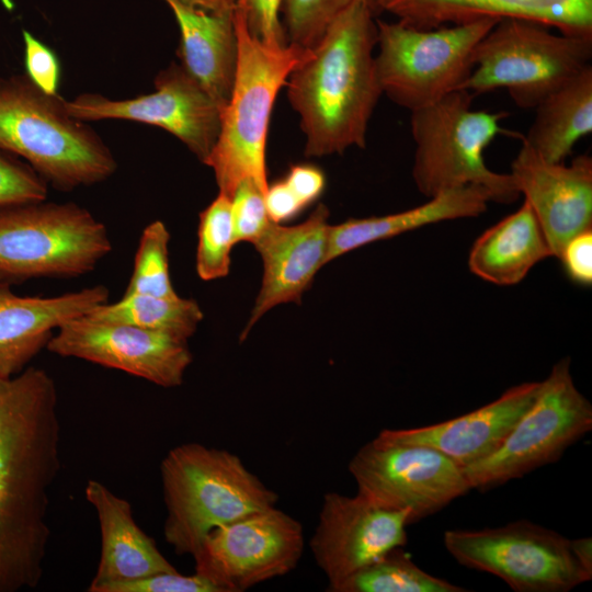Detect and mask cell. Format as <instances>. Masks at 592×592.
<instances>
[{"mask_svg": "<svg viewBox=\"0 0 592 592\" xmlns=\"http://www.w3.org/2000/svg\"><path fill=\"white\" fill-rule=\"evenodd\" d=\"M571 550L583 570L592 577V540L591 537L570 539Z\"/></svg>", "mask_w": 592, "mask_h": 592, "instance_id": "ab89813d", "label": "cell"}, {"mask_svg": "<svg viewBox=\"0 0 592 592\" xmlns=\"http://www.w3.org/2000/svg\"><path fill=\"white\" fill-rule=\"evenodd\" d=\"M112 251L105 225L76 203H27L0 212V283L77 278Z\"/></svg>", "mask_w": 592, "mask_h": 592, "instance_id": "52a82bcc", "label": "cell"}, {"mask_svg": "<svg viewBox=\"0 0 592 592\" xmlns=\"http://www.w3.org/2000/svg\"><path fill=\"white\" fill-rule=\"evenodd\" d=\"M283 180L304 208L320 196L326 183L322 171L311 164L291 167Z\"/></svg>", "mask_w": 592, "mask_h": 592, "instance_id": "74e56055", "label": "cell"}, {"mask_svg": "<svg viewBox=\"0 0 592 592\" xmlns=\"http://www.w3.org/2000/svg\"><path fill=\"white\" fill-rule=\"evenodd\" d=\"M106 592H220L208 579L198 573L191 576L167 571L110 587Z\"/></svg>", "mask_w": 592, "mask_h": 592, "instance_id": "e575fe53", "label": "cell"}, {"mask_svg": "<svg viewBox=\"0 0 592 592\" xmlns=\"http://www.w3.org/2000/svg\"><path fill=\"white\" fill-rule=\"evenodd\" d=\"M571 281L588 286L592 283V229L570 238L559 258Z\"/></svg>", "mask_w": 592, "mask_h": 592, "instance_id": "8d00e7d4", "label": "cell"}, {"mask_svg": "<svg viewBox=\"0 0 592 592\" xmlns=\"http://www.w3.org/2000/svg\"><path fill=\"white\" fill-rule=\"evenodd\" d=\"M522 143L548 162H563L592 132V67L546 96Z\"/></svg>", "mask_w": 592, "mask_h": 592, "instance_id": "484cf974", "label": "cell"}, {"mask_svg": "<svg viewBox=\"0 0 592 592\" xmlns=\"http://www.w3.org/2000/svg\"><path fill=\"white\" fill-rule=\"evenodd\" d=\"M498 21L486 18L424 30L376 19L382 92L412 112L459 90L473 71L476 46Z\"/></svg>", "mask_w": 592, "mask_h": 592, "instance_id": "9c48e42d", "label": "cell"}, {"mask_svg": "<svg viewBox=\"0 0 592 592\" xmlns=\"http://www.w3.org/2000/svg\"><path fill=\"white\" fill-rule=\"evenodd\" d=\"M65 101L26 75L0 78V150L22 157L47 184L67 192L107 180L117 162L102 138L68 113Z\"/></svg>", "mask_w": 592, "mask_h": 592, "instance_id": "277c9868", "label": "cell"}, {"mask_svg": "<svg viewBox=\"0 0 592 592\" xmlns=\"http://www.w3.org/2000/svg\"><path fill=\"white\" fill-rule=\"evenodd\" d=\"M234 18L238 45L235 81L221 110L218 138L204 162L214 171L219 193L230 198L243 180H252L266 193L265 146L273 105L289 73L311 50L260 41L248 29L239 0Z\"/></svg>", "mask_w": 592, "mask_h": 592, "instance_id": "3957f363", "label": "cell"}, {"mask_svg": "<svg viewBox=\"0 0 592 592\" xmlns=\"http://www.w3.org/2000/svg\"><path fill=\"white\" fill-rule=\"evenodd\" d=\"M9 286L0 283L1 378L25 369L59 327L109 301L110 295L103 285L50 297L20 296Z\"/></svg>", "mask_w": 592, "mask_h": 592, "instance_id": "44dd1931", "label": "cell"}, {"mask_svg": "<svg viewBox=\"0 0 592 592\" xmlns=\"http://www.w3.org/2000/svg\"><path fill=\"white\" fill-rule=\"evenodd\" d=\"M349 471L357 494L382 508L407 511L410 524L470 489L463 468L442 452L379 436L356 452Z\"/></svg>", "mask_w": 592, "mask_h": 592, "instance_id": "7c38bea8", "label": "cell"}, {"mask_svg": "<svg viewBox=\"0 0 592 592\" xmlns=\"http://www.w3.org/2000/svg\"><path fill=\"white\" fill-rule=\"evenodd\" d=\"M548 29L523 19L499 20L476 46L473 71L460 89L475 95L503 88L520 107L535 109L591 66L592 38Z\"/></svg>", "mask_w": 592, "mask_h": 592, "instance_id": "ba28073f", "label": "cell"}, {"mask_svg": "<svg viewBox=\"0 0 592 592\" xmlns=\"http://www.w3.org/2000/svg\"><path fill=\"white\" fill-rule=\"evenodd\" d=\"M491 194L478 185L444 191L417 207L385 216L351 218L330 226L326 263L362 246L388 239L443 220L477 217L485 213Z\"/></svg>", "mask_w": 592, "mask_h": 592, "instance_id": "cb8c5ba5", "label": "cell"}, {"mask_svg": "<svg viewBox=\"0 0 592 592\" xmlns=\"http://www.w3.org/2000/svg\"><path fill=\"white\" fill-rule=\"evenodd\" d=\"M387 12L417 29L477 20L523 19L571 36L592 38V0H374Z\"/></svg>", "mask_w": 592, "mask_h": 592, "instance_id": "ffe728a7", "label": "cell"}, {"mask_svg": "<svg viewBox=\"0 0 592 592\" xmlns=\"http://www.w3.org/2000/svg\"><path fill=\"white\" fill-rule=\"evenodd\" d=\"M68 113L82 122L126 119L160 127L205 162L220 129L221 107L175 62L155 78V91L133 99L113 100L82 93L65 101Z\"/></svg>", "mask_w": 592, "mask_h": 592, "instance_id": "5bb4252c", "label": "cell"}, {"mask_svg": "<svg viewBox=\"0 0 592 592\" xmlns=\"http://www.w3.org/2000/svg\"><path fill=\"white\" fill-rule=\"evenodd\" d=\"M571 360H559L502 445L463 468L471 488L488 489L556 462L592 429V405L576 387Z\"/></svg>", "mask_w": 592, "mask_h": 592, "instance_id": "30bf717a", "label": "cell"}, {"mask_svg": "<svg viewBox=\"0 0 592 592\" xmlns=\"http://www.w3.org/2000/svg\"><path fill=\"white\" fill-rule=\"evenodd\" d=\"M304 546L301 524L274 505L210 531L195 572L220 592H242L294 570Z\"/></svg>", "mask_w": 592, "mask_h": 592, "instance_id": "4fadbf2b", "label": "cell"}, {"mask_svg": "<svg viewBox=\"0 0 592 592\" xmlns=\"http://www.w3.org/2000/svg\"><path fill=\"white\" fill-rule=\"evenodd\" d=\"M60 444L53 377L38 367L0 377V592L34 589L43 578Z\"/></svg>", "mask_w": 592, "mask_h": 592, "instance_id": "6da1fadb", "label": "cell"}, {"mask_svg": "<svg viewBox=\"0 0 592 592\" xmlns=\"http://www.w3.org/2000/svg\"><path fill=\"white\" fill-rule=\"evenodd\" d=\"M46 197L47 183L30 166L0 153V212Z\"/></svg>", "mask_w": 592, "mask_h": 592, "instance_id": "d6a6232c", "label": "cell"}, {"mask_svg": "<svg viewBox=\"0 0 592 592\" xmlns=\"http://www.w3.org/2000/svg\"><path fill=\"white\" fill-rule=\"evenodd\" d=\"M207 11H228L237 7L238 0H178Z\"/></svg>", "mask_w": 592, "mask_h": 592, "instance_id": "60d3db41", "label": "cell"}, {"mask_svg": "<svg viewBox=\"0 0 592 592\" xmlns=\"http://www.w3.org/2000/svg\"><path fill=\"white\" fill-rule=\"evenodd\" d=\"M444 545L458 563L494 574L516 592H567L592 578L574 557L570 539L526 520L446 531Z\"/></svg>", "mask_w": 592, "mask_h": 592, "instance_id": "8fae6325", "label": "cell"}, {"mask_svg": "<svg viewBox=\"0 0 592 592\" xmlns=\"http://www.w3.org/2000/svg\"><path fill=\"white\" fill-rule=\"evenodd\" d=\"M554 257L546 235L528 202L487 229L474 242L468 266L496 285L520 283L538 262Z\"/></svg>", "mask_w": 592, "mask_h": 592, "instance_id": "d4e9b609", "label": "cell"}, {"mask_svg": "<svg viewBox=\"0 0 592 592\" xmlns=\"http://www.w3.org/2000/svg\"><path fill=\"white\" fill-rule=\"evenodd\" d=\"M46 349L62 357L118 369L166 388L182 385L193 360L185 339L87 316L59 327Z\"/></svg>", "mask_w": 592, "mask_h": 592, "instance_id": "9a60e30c", "label": "cell"}, {"mask_svg": "<svg viewBox=\"0 0 592 592\" xmlns=\"http://www.w3.org/2000/svg\"><path fill=\"white\" fill-rule=\"evenodd\" d=\"M474 96L460 89L411 112L414 183L429 198L474 184L486 189L492 202L513 203L521 194L511 174L490 170L483 159L489 144L505 133L500 122L508 113L474 111Z\"/></svg>", "mask_w": 592, "mask_h": 592, "instance_id": "8992f818", "label": "cell"}, {"mask_svg": "<svg viewBox=\"0 0 592 592\" xmlns=\"http://www.w3.org/2000/svg\"><path fill=\"white\" fill-rule=\"evenodd\" d=\"M264 198L267 215L273 223L291 219L304 208L284 180L269 185Z\"/></svg>", "mask_w": 592, "mask_h": 592, "instance_id": "f35d334b", "label": "cell"}, {"mask_svg": "<svg viewBox=\"0 0 592 592\" xmlns=\"http://www.w3.org/2000/svg\"><path fill=\"white\" fill-rule=\"evenodd\" d=\"M250 32L269 45L288 44L281 20L282 0H239Z\"/></svg>", "mask_w": 592, "mask_h": 592, "instance_id": "d590c367", "label": "cell"}, {"mask_svg": "<svg viewBox=\"0 0 592 592\" xmlns=\"http://www.w3.org/2000/svg\"><path fill=\"white\" fill-rule=\"evenodd\" d=\"M160 476L167 508L163 535L178 555L194 557L210 531L277 501L237 455L200 443L170 449Z\"/></svg>", "mask_w": 592, "mask_h": 592, "instance_id": "5b68a950", "label": "cell"}, {"mask_svg": "<svg viewBox=\"0 0 592 592\" xmlns=\"http://www.w3.org/2000/svg\"><path fill=\"white\" fill-rule=\"evenodd\" d=\"M196 273L203 281L228 275L232 241L231 198L218 193L200 213Z\"/></svg>", "mask_w": 592, "mask_h": 592, "instance_id": "f546056e", "label": "cell"}, {"mask_svg": "<svg viewBox=\"0 0 592 592\" xmlns=\"http://www.w3.org/2000/svg\"><path fill=\"white\" fill-rule=\"evenodd\" d=\"M466 589L419 568L396 547L345 578L330 592H465Z\"/></svg>", "mask_w": 592, "mask_h": 592, "instance_id": "83f0119b", "label": "cell"}, {"mask_svg": "<svg viewBox=\"0 0 592 592\" xmlns=\"http://www.w3.org/2000/svg\"><path fill=\"white\" fill-rule=\"evenodd\" d=\"M376 15L365 0L354 1L287 78V98L299 115L307 157L366 145L383 94L374 56Z\"/></svg>", "mask_w": 592, "mask_h": 592, "instance_id": "7a4b0ae2", "label": "cell"}, {"mask_svg": "<svg viewBox=\"0 0 592 592\" xmlns=\"http://www.w3.org/2000/svg\"><path fill=\"white\" fill-rule=\"evenodd\" d=\"M514 184L534 210L553 251L559 258L566 242L592 229V159L576 157L570 166L543 159L522 147L511 164Z\"/></svg>", "mask_w": 592, "mask_h": 592, "instance_id": "e0dca14e", "label": "cell"}, {"mask_svg": "<svg viewBox=\"0 0 592 592\" xmlns=\"http://www.w3.org/2000/svg\"><path fill=\"white\" fill-rule=\"evenodd\" d=\"M409 513L382 508L355 494H325L309 540L316 563L328 579V591L345 578L407 543Z\"/></svg>", "mask_w": 592, "mask_h": 592, "instance_id": "2e32d148", "label": "cell"}, {"mask_svg": "<svg viewBox=\"0 0 592 592\" xmlns=\"http://www.w3.org/2000/svg\"><path fill=\"white\" fill-rule=\"evenodd\" d=\"M23 39L26 76L43 92L58 94L60 66L57 56L27 31L23 32Z\"/></svg>", "mask_w": 592, "mask_h": 592, "instance_id": "836d02e7", "label": "cell"}, {"mask_svg": "<svg viewBox=\"0 0 592 592\" xmlns=\"http://www.w3.org/2000/svg\"><path fill=\"white\" fill-rule=\"evenodd\" d=\"M170 232L166 224H148L139 238L133 272L123 295L177 297L169 272Z\"/></svg>", "mask_w": 592, "mask_h": 592, "instance_id": "f1b7e54d", "label": "cell"}, {"mask_svg": "<svg viewBox=\"0 0 592 592\" xmlns=\"http://www.w3.org/2000/svg\"><path fill=\"white\" fill-rule=\"evenodd\" d=\"M356 0H282L281 15L289 44L312 49L330 24ZM378 13L374 0H365Z\"/></svg>", "mask_w": 592, "mask_h": 592, "instance_id": "4dcf8cb0", "label": "cell"}, {"mask_svg": "<svg viewBox=\"0 0 592 592\" xmlns=\"http://www.w3.org/2000/svg\"><path fill=\"white\" fill-rule=\"evenodd\" d=\"M265 193L252 181L243 180L231 196L232 241L254 243L272 220L265 206Z\"/></svg>", "mask_w": 592, "mask_h": 592, "instance_id": "1f68e13d", "label": "cell"}, {"mask_svg": "<svg viewBox=\"0 0 592 592\" xmlns=\"http://www.w3.org/2000/svg\"><path fill=\"white\" fill-rule=\"evenodd\" d=\"M91 319L132 325L189 340L204 318L200 305L190 298L123 295L87 315Z\"/></svg>", "mask_w": 592, "mask_h": 592, "instance_id": "4316f807", "label": "cell"}, {"mask_svg": "<svg viewBox=\"0 0 592 592\" xmlns=\"http://www.w3.org/2000/svg\"><path fill=\"white\" fill-rule=\"evenodd\" d=\"M540 382L522 383L508 388L496 400L466 414L435 424L390 430L377 436L396 443L431 446L462 468L497 451L521 417L535 401Z\"/></svg>", "mask_w": 592, "mask_h": 592, "instance_id": "d6986e66", "label": "cell"}, {"mask_svg": "<svg viewBox=\"0 0 592 592\" xmlns=\"http://www.w3.org/2000/svg\"><path fill=\"white\" fill-rule=\"evenodd\" d=\"M84 494L95 510L101 534L100 560L89 592H106L115 584L177 570L136 524L127 500L94 479L88 481Z\"/></svg>", "mask_w": 592, "mask_h": 592, "instance_id": "7402d4cb", "label": "cell"}, {"mask_svg": "<svg viewBox=\"0 0 592 592\" xmlns=\"http://www.w3.org/2000/svg\"><path fill=\"white\" fill-rule=\"evenodd\" d=\"M163 1L179 26L180 65L223 110L237 68L236 8L207 11L178 0Z\"/></svg>", "mask_w": 592, "mask_h": 592, "instance_id": "603a6c76", "label": "cell"}, {"mask_svg": "<svg viewBox=\"0 0 592 592\" xmlns=\"http://www.w3.org/2000/svg\"><path fill=\"white\" fill-rule=\"evenodd\" d=\"M329 209L319 204L310 216L295 226L271 223L253 243L263 261L261 288L240 340L255 322L277 305L300 304L318 270L326 264Z\"/></svg>", "mask_w": 592, "mask_h": 592, "instance_id": "ac0fdd59", "label": "cell"}]
</instances>
